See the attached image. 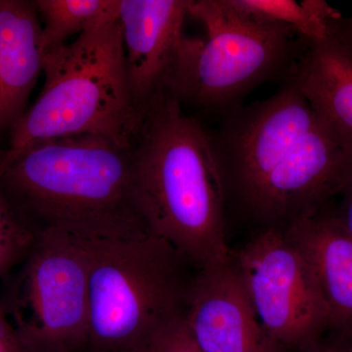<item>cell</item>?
Segmentation results:
<instances>
[{
	"label": "cell",
	"instance_id": "obj_21",
	"mask_svg": "<svg viewBox=\"0 0 352 352\" xmlns=\"http://www.w3.org/2000/svg\"><path fill=\"white\" fill-rule=\"evenodd\" d=\"M339 198V204L333 206V214L340 226L352 237V184Z\"/></svg>",
	"mask_w": 352,
	"mask_h": 352
},
{
	"label": "cell",
	"instance_id": "obj_7",
	"mask_svg": "<svg viewBox=\"0 0 352 352\" xmlns=\"http://www.w3.org/2000/svg\"><path fill=\"white\" fill-rule=\"evenodd\" d=\"M0 307L28 352H89L88 266L80 241L38 236L2 280Z\"/></svg>",
	"mask_w": 352,
	"mask_h": 352
},
{
	"label": "cell",
	"instance_id": "obj_8",
	"mask_svg": "<svg viewBox=\"0 0 352 352\" xmlns=\"http://www.w3.org/2000/svg\"><path fill=\"white\" fill-rule=\"evenodd\" d=\"M232 261L261 326L281 349L302 351L330 330L314 276L283 230H258Z\"/></svg>",
	"mask_w": 352,
	"mask_h": 352
},
{
	"label": "cell",
	"instance_id": "obj_17",
	"mask_svg": "<svg viewBox=\"0 0 352 352\" xmlns=\"http://www.w3.org/2000/svg\"><path fill=\"white\" fill-rule=\"evenodd\" d=\"M119 352H201L184 314L166 322Z\"/></svg>",
	"mask_w": 352,
	"mask_h": 352
},
{
	"label": "cell",
	"instance_id": "obj_18",
	"mask_svg": "<svg viewBox=\"0 0 352 352\" xmlns=\"http://www.w3.org/2000/svg\"><path fill=\"white\" fill-rule=\"evenodd\" d=\"M0 352H28L0 307Z\"/></svg>",
	"mask_w": 352,
	"mask_h": 352
},
{
	"label": "cell",
	"instance_id": "obj_9",
	"mask_svg": "<svg viewBox=\"0 0 352 352\" xmlns=\"http://www.w3.org/2000/svg\"><path fill=\"white\" fill-rule=\"evenodd\" d=\"M189 0H120L127 80L141 117L166 91L185 38Z\"/></svg>",
	"mask_w": 352,
	"mask_h": 352
},
{
	"label": "cell",
	"instance_id": "obj_11",
	"mask_svg": "<svg viewBox=\"0 0 352 352\" xmlns=\"http://www.w3.org/2000/svg\"><path fill=\"white\" fill-rule=\"evenodd\" d=\"M283 231L314 276L330 330L352 332V237L338 221L332 203Z\"/></svg>",
	"mask_w": 352,
	"mask_h": 352
},
{
	"label": "cell",
	"instance_id": "obj_19",
	"mask_svg": "<svg viewBox=\"0 0 352 352\" xmlns=\"http://www.w3.org/2000/svg\"><path fill=\"white\" fill-rule=\"evenodd\" d=\"M338 333L337 338L330 342H321L318 340L300 352H352V333Z\"/></svg>",
	"mask_w": 352,
	"mask_h": 352
},
{
	"label": "cell",
	"instance_id": "obj_6",
	"mask_svg": "<svg viewBox=\"0 0 352 352\" xmlns=\"http://www.w3.org/2000/svg\"><path fill=\"white\" fill-rule=\"evenodd\" d=\"M80 241L88 266L89 352H119L185 314L198 270L170 243L154 234Z\"/></svg>",
	"mask_w": 352,
	"mask_h": 352
},
{
	"label": "cell",
	"instance_id": "obj_3",
	"mask_svg": "<svg viewBox=\"0 0 352 352\" xmlns=\"http://www.w3.org/2000/svg\"><path fill=\"white\" fill-rule=\"evenodd\" d=\"M136 204L150 232L197 270L228 263L226 184L212 131L164 92L132 141Z\"/></svg>",
	"mask_w": 352,
	"mask_h": 352
},
{
	"label": "cell",
	"instance_id": "obj_22",
	"mask_svg": "<svg viewBox=\"0 0 352 352\" xmlns=\"http://www.w3.org/2000/svg\"><path fill=\"white\" fill-rule=\"evenodd\" d=\"M2 1H3V0H0V6H1Z\"/></svg>",
	"mask_w": 352,
	"mask_h": 352
},
{
	"label": "cell",
	"instance_id": "obj_20",
	"mask_svg": "<svg viewBox=\"0 0 352 352\" xmlns=\"http://www.w3.org/2000/svg\"><path fill=\"white\" fill-rule=\"evenodd\" d=\"M326 24L329 34L352 52V17L344 18L340 14L337 17L329 19Z\"/></svg>",
	"mask_w": 352,
	"mask_h": 352
},
{
	"label": "cell",
	"instance_id": "obj_13",
	"mask_svg": "<svg viewBox=\"0 0 352 352\" xmlns=\"http://www.w3.org/2000/svg\"><path fill=\"white\" fill-rule=\"evenodd\" d=\"M292 78L322 124L352 154L351 51L330 34L305 39Z\"/></svg>",
	"mask_w": 352,
	"mask_h": 352
},
{
	"label": "cell",
	"instance_id": "obj_12",
	"mask_svg": "<svg viewBox=\"0 0 352 352\" xmlns=\"http://www.w3.org/2000/svg\"><path fill=\"white\" fill-rule=\"evenodd\" d=\"M41 22L34 1L3 0L0 6V133L24 115L43 74Z\"/></svg>",
	"mask_w": 352,
	"mask_h": 352
},
{
	"label": "cell",
	"instance_id": "obj_5",
	"mask_svg": "<svg viewBox=\"0 0 352 352\" xmlns=\"http://www.w3.org/2000/svg\"><path fill=\"white\" fill-rule=\"evenodd\" d=\"M188 16L206 38H185L166 92L221 119L256 88L288 80L305 45L292 28L254 19L227 0H189Z\"/></svg>",
	"mask_w": 352,
	"mask_h": 352
},
{
	"label": "cell",
	"instance_id": "obj_16",
	"mask_svg": "<svg viewBox=\"0 0 352 352\" xmlns=\"http://www.w3.org/2000/svg\"><path fill=\"white\" fill-rule=\"evenodd\" d=\"M36 240L0 194V281L24 261Z\"/></svg>",
	"mask_w": 352,
	"mask_h": 352
},
{
	"label": "cell",
	"instance_id": "obj_4",
	"mask_svg": "<svg viewBox=\"0 0 352 352\" xmlns=\"http://www.w3.org/2000/svg\"><path fill=\"white\" fill-rule=\"evenodd\" d=\"M43 74L41 94L11 129L4 154L69 136L132 144L142 117L129 89L119 13L46 52Z\"/></svg>",
	"mask_w": 352,
	"mask_h": 352
},
{
	"label": "cell",
	"instance_id": "obj_14",
	"mask_svg": "<svg viewBox=\"0 0 352 352\" xmlns=\"http://www.w3.org/2000/svg\"><path fill=\"white\" fill-rule=\"evenodd\" d=\"M43 53L68 43L94 25L118 15L120 0H36Z\"/></svg>",
	"mask_w": 352,
	"mask_h": 352
},
{
	"label": "cell",
	"instance_id": "obj_2",
	"mask_svg": "<svg viewBox=\"0 0 352 352\" xmlns=\"http://www.w3.org/2000/svg\"><path fill=\"white\" fill-rule=\"evenodd\" d=\"M0 194L34 235L131 240L152 234L134 195L131 145L48 139L0 157Z\"/></svg>",
	"mask_w": 352,
	"mask_h": 352
},
{
	"label": "cell",
	"instance_id": "obj_10",
	"mask_svg": "<svg viewBox=\"0 0 352 352\" xmlns=\"http://www.w3.org/2000/svg\"><path fill=\"white\" fill-rule=\"evenodd\" d=\"M184 318L201 352H281L261 326L232 258L197 271Z\"/></svg>",
	"mask_w": 352,
	"mask_h": 352
},
{
	"label": "cell",
	"instance_id": "obj_1",
	"mask_svg": "<svg viewBox=\"0 0 352 352\" xmlns=\"http://www.w3.org/2000/svg\"><path fill=\"white\" fill-rule=\"evenodd\" d=\"M227 205L258 230H284L352 184V154L310 107L292 76L212 131Z\"/></svg>",
	"mask_w": 352,
	"mask_h": 352
},
{
	"label": "cell",
	"instance_id": "obj_15",
	"mask_svg": "<svg viewBox=\"0 0 352 352\" xmlns=\"http://www.w3.org/2000/svg\"><path fill=\"white\" fill-rule=\"evenodd\" d=\"M240 13L270 24L286 25L308 41L327 38V24L294 0H227Z\"/></svg>",
	"mask_w": 352,
	"mask_h": 352
}]
</instances>
